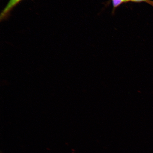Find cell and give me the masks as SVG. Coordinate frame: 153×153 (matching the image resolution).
<instances>
[{
  "instance_id": "4",
  "label": "cell",
  "mask_w": 153,
  "mask_h": 153,
  "mask_svg": "<svg viewBox=\"0 0 153 153\" xmlns=\"http://www.w3.org/2000/svg\"><path fill=\"white\" fill-rule=\"evenodd\" d=\"M124 3H127L130 1H131L132 0H123Z\"/></svg>"
},
{
  "instance_id": "3",
  "label": "cell",
  "mask_w": 153,
  "mask_h": 153,
  "mask_svg": "<svg viewBox=\"0 0 153 153\" xmlns=\"http://www.w3.org/2000/svg\"><path fill=\"white\" fill-rule=\"evenodd\" d=\"M131 1L136 3H146L153 7V1L152 0H132Z\"/></svg>"
},
{
  "instance_id": "1",
  "label": "cell",
  "mask_w": 153,
  "mask_h": 153,
  "mask_svg": "<svg viewBox=\"0 0 153 153\" xmlns=\"http://www.w3.org/2000/svg\"><path fill=\"white\" fill-rule=\"evenodd\" d=\"M22 0H10L0 15V20L2 21L8 18L11 11Z\"/></svg>"
},
{
  "instance_id": "2",
  "label": "cell",
  "mask_w": 153,
  "mask_h": 153,
  "mask_svg": "<svg viewBox=\"0 0 153 153\" xmlns=\"http://www.w3.org/2000/svg\"><path fill=\"white\" fill-rule=\"evenodd\" d=\"M113 6L112 14H114L118 7L124 3L123 0H111Z\"/></svg>"
}]
</instances>
